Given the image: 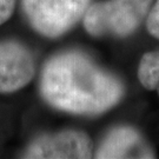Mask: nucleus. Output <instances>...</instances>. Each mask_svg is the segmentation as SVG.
Wrapping results in <instances>:
<instances>
[{
  "mask_svg": "<svg viewBox=\"0 0 159 159\" xmlns=\"http://www.w3.org/2000/svg\"><path fill=\"white\" fill-rule=\"evenodd\" d=\"M40 92L56 108L75 114L102 113L124 93L119 80L78 52L50 59L41 73Z\"/></svg>",
  "mask_w": 159,
  "mask_h": 159,
  "instance_id": "nucleus-1",
  "label": "nucleus"
},
{
  "mask_svg": "<svg viewBox=\"0 0 159 159\" xmlns=\"http://www.w3.org/2000/svg\"><path fill=\"white\" fill-rule=\"evenodd\" d=\"M25 16L40 34L57 38L84 17L90 0H21Z\"/></svg>",
  "mask_w": 159,
  "mask_h": 159,
  "instance_id": "nucleus-3",
  "label": "nucleus"
},
{
  "mask_svg": "<svg viewBox=\"0 0 159 159\" xmlns=\"http://www.w3.org/2000/svg\"><path fill=\"white\" fill-rule=\"evenodd\" d=\"M25 158H91L90 138L78 131H63L37 138L24 154Z\"/></svg>",
  "mask_w": 159,
  "mask_h": 159,
  "instance_id": "nucleus-4",
  "label": "nucleus"
},
{
  "mask_svg": "<svg viewBox=\"0 0 159 159\" xmlns=\"http://www.w3.org/2000/svg\"><path fill=\"white\" fill-rule=\"evenodd\" d=\"M146 25H148V32L159 39V0H157L156 5L148 12Z\"/></svg>",
  "mask_w": 159,
  "mask_h": 159,
  "instance_id": "nucleus-8",
  "label": "nucleus"
},
{
  "mask_svg": "<svg viewBox=\"0 0 159 159\" xmlns=\"http://www.w3.org/2000/svg\"><path fill=\"white\" fill-rule=\"evenodd\" d=\"M16 0H0V25L6 23L14 11Z\"/></svg>",
  "mask_w": 159,
  "mask_h": 159,
  "instance_id": "nucleus-9",
  "label": "nucleus"
},
{
  "mask_svg": "<svg viewBox=\"0 0 159 159\" xmlns=\"http://www.w3.org/2000/svg\"><path fill=\"white\" fill-rule=\"evenodd\" d=\"M34 59L30 50L17 41L0 43V93L18 91L34 75Z\"/></svg>",
  "mask_w": 159,
  "mask_h": 159,
  "instance_id": "nucleus-5",
  "label": "nucleus"
},
{
  "mask_svg": "<svg viewBox=\"0 0 159 159\" xmlns=\"http://www.w3.org/2000/svg\"><path fill=\"white\" fill-rule=\"evenodd\" d=\"M96 158H154V153L136 130L118 127L104 139Z\"/></svg>",
  "mask_w": 159,
  "mask_h": 159,
  "instance_id": "nucleus-6",
  "label": "nucleus"
},
{
  "mask_svg": "<svg viewBox=\"0 0 159 159\" xmlns=\"http://www.w3.org/2000/svg\"><path fill=\"white\" fill-rule=\"evenodd\" d=\"M152 0H108L89 6L84 14L86 31L94 37H125L140 25Z\"/></svg>",
  "mask_w": 159,
  "mask_h": 159,
  "instance_id": "nucleus-2",
  "label": "nucleus"
},
{
  "mask_svg": "<svg viewBox=\"0 0 159 159\" xmlns=\"http://www.w3.org/2000/svg\"><path fill=\"white\" fill-rule=\"evenodd\" d=\"M138 77L143 86L159 96V51L148 52L140 60Z\"/></svg>",
  "mask_w": 159,
  "mask_h": 159,
  "instance_id": "nucleus-7",
  "label": "nucleus"
}]
</instances>
